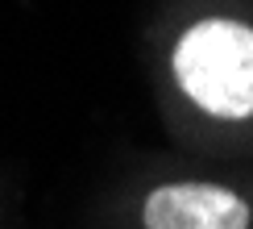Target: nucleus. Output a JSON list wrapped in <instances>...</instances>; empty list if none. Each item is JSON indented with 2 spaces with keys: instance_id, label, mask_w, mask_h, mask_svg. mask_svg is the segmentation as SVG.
Instances as JSON below:
<instances>
[{
  "instance_id": "1",
  "label": "nucleus",
  "mask_w": 253,
  "mask_h": 229,
  "mask_svg": "<svg viewBox=\"0 0 253 229\" xmlns=\"http://www.w3.org/2000/svg\"><path fill=\"white\" fill-rule=\"evenodd\" d=\"M174 79L212 117H253V29L228 17L195 21L174 46Z\"/></svg>"
},
{
  "instance_id": "2",
  "label": "nucleus",
  "mask_w": 253,
  "mask_h": 229,
  "mask_svg": "<svg viewBox=\"0 0 253 229\" xmlns=\"http://www.w3.org/2000/svg\"><path fill=\"white\" fill-rule=\"evenodd\" d=\"M253 213L233 187L220 183H162L145 196V229H249Z\"/></svg>"
}]
</instances>
